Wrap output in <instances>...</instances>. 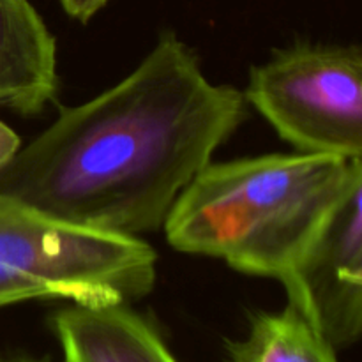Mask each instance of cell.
<instances>
[{"label":"cell","mask_w":362,"mask_h":362,"mask_svg":"<svg viewBox=\"0 0 362 362\" xmlns=\"http://www.w3.org/2000/svg\"><path fill=\"white\" fill-rule=\"evenodd\" d=\"M246 119L239 88L214 83L173 32L126 78L18 151L0 193L81 228L140 237L163 228L184 187Z\"/></svg>","instance_id":"6da1fadb"},{"label":"cell","mask_w":362,"mask_h":362,"mask_svg":"<svg viewBox=\"0 0 362 362\" xmlns=\"http://www.w3.org/2000/svg\"><path fill=\"white\" fill-rule=\"evenodd\" d=\"M250 103L297 152L362 159V52L299 41L250 71Z\"/></svg>","instance_id":"277c9868"},{"label":"cell","mask_w":362,"mask_h":362,"mask_svg":"<svg viewBox=\"0 0 362 362\" xmlns=\"http://www.w3.org/2000/svg\"><path fill=\"white\" fill-rule=\"evenodd\" d=\"M361 173L362 159L308 152L211 161L184 187L163 230L180 253L286 286Z\"/></svg>","instance_id":"7a4b0ae2"},{"label":"cell","mask_w":362,"mask_h":362,"mask_svg":"<svg viewBox=\"0 0 362 362\" xmlns=\"http://www.w3.org/2000/svg\"><path fill=\"white\" fill-rule=\"evenodd\" d=\"M158 255L140 237L81 228L0 193V310L25 300L144 299Z\"/></svg>","instance_id":"3957f363"},{"label":"cell","mask_w":362,"mask_h":362,"mask_svg":"<svg viewBox=\"0 0 362 362\" xmlns=\"http://www.w3.org/2000/svg\"><path fill=\"white\" fill-rule=\"evenodd\" d=\"M0 362H49V361L35 359V357H28V356H18V357H7V359H0Z\"/></svg>","instance_id":"8fae6325"},{"label":"cell","mask_w":362,"mask_h":362,"mask_svg":"<svg viewBox=\"0 0 362 362\" xmlns=\"http://www.w3.org/2000/svg\"><path fill=\"white\" fill-rule=\"evenodd\" d=\"M285 292L336 350L361 338L362 173L325 219Z\"/></svg>","instance_id":"5b68a950"},{"label":"cell","mask_w":362,"mask_h":362,"mask_svg":"<svg viewBox=\"0 0 362 362\" xmlns=\"http://www.w3.org/2000/svg\"><path fill=\"white\" fill-rule=\"evenodd\" d=\"M20 148L21 138L4 120H0V172L13 161Z\"/></svg>","instance_id":"30bf717a"},{"label":"cell","mask_w":362,"mask_h":362,"mask_svg":"<svg viewBox=\"0 0 362 362\" xmlns=\"http://www.w3.org/2000/svg\"><path fill=\"white\" fill-rule=\"evenodd\" d=\"M64 13L80 23H88L110 0H59Z\"/></svg>","instance_id":"9c48e42d"},{"label":"cell","mask_w":362,"mask_h":362,"mask_svg":"<svg viewBox=\"0 0 362 362\" xmlns=\"http://www.w3.org/2000/svg\"><path fill=\"white\" fill-rule=\"evenodd\" d=\"M338 350L300 308L260 311L251 318L246 338L228 346L226 362H339Z\"/></svg>","instance_id":"ba28073f"},{"label":"cell","mask_w":362,"mask_h":362,"mask_svg":"<svg viewBox=\"0 0 362 362\" xmlns=\"http://www.w3.org/2000/svg\"><path fill=\"white\" fill-rule=\"evenodd\" d=\"M52 329L64 362H177L159 332L131 304H67Z\"/></svg>","instance_id":"52a82bcc"},{"label":"cell","mask_w":362,"mask_h":362,"mask_svg":"<svg viewBox=\"0 0 362 362\" xmlns=\"http://www.w3.org/2000/svg\"><path fill=\"white\" fill-rule=\"evenodd\" d=\"M57 39L28 0H0V106L41 113L59 92Z\"/></svg>","instance_id":"8992f818"}]
</instances>
